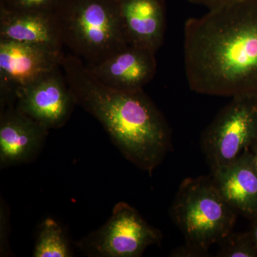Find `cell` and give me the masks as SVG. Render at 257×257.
I'll return each mask as SVG.
<instances>
[{
    "label": "cell",
    "mask_w": 257,
    "mask_h": 257,
    "mask_svg": "<svg viewBox=\"0 0 257 257\" xmlns=\"http://www.w3.org/2000/svg\"><path fill=\"white\" fill-rule=\"evenodd\" d=\"M184 63L193 92L257 94V0H236L187 20Z\"/></svg>",
    "instance_id": "6da1fadb"
},
{
    "label": "cell",
    "mask_w": 257,
    "mask_h": 257,
    "mask_svg": "<svg viewBox=\"0 0 257 257\" xmlns=\"http://www.w3.org/2000/svg\"><path fill=\"white\" fill-rule=\"evenodd\" d=\"M61 67L76 103L99 121L123 156L152 175L172 147V132L162 111L144 90L106 86L72 54Z\"/></svg>",
    "instance_id": "7a4b0ae2"
},
{
    "label": "cell",
    "mask_w": 257,
    "mask_h": 257,
    "mask_svg": "<svg viewBox=\"0 0 257 257\" xmlns=\"http://www.w3.org/2000/svg\"><path fill=\"white\" fill-rule=\"evenodd\" d=\"M54 13L64 46L87 65L128 45L118 0H63Z\"/></svg>",
    "instance_id": "3957f363"
},
{
    "label": "cell",
    "mask_w": 257,
    "mask_h": 257,
    "mask_svg": "<svg viewBox=\"0 0 257 257\" xmlns=\"http://www.w3.org/2000/svg\"><path fill=\"white\" fill-rule=\"evenodd\" d=\"M237 214L211 175L184 179L170 209L171 219L185 243L205 250L233 231Z\"/></svg>",
    "instance_id": "277c9868"
},
{
    "label": "cell",
    "mask_w": 257,
    "mask_h": 257,
    "mask_svg": "<svg viewBox=\"0 0 257 257\" xmlns=\"http://www.w3.org/2000/svg\"><path fill=\"white\" fill-rule=\"evenodd\" d=\"M231 99L201 137V148L211 171L234 161L257 138V94Z\"/></svg>",
    "instance_id": "5b68a950"
},
{
    "label": "cell",
    "mask_w": 257,
    "mask_h": 257,
    "mask_svg": "<svg viewBox=\"0 0 257 257\" xmlns=\"http://www.w3.org/2000/svg\"><path fill=\"white\" fill-rule=\"evenodd\" d=\"M162 237L160 230L149 224L135 208L119 202L105 224L76 245L89 256L140 257L149 246L160 244Z\"/></svg>",
    "instance_id": "8992f818"
},
{
    "label": "cell",
    "mask_w": 257,
    "mask_h": 257,
    "mask_svg": "<svg viewBox=\"0 0 257 257\" xmlns=\"http://www.w3.org/2000/svg\"><path fill=\"white\" fill-rule=\"evenodd\" d=\"M63 52L0 40V109L15 105L20 89L56 67Z\"/></svg>",
    "instance_id": "52a82bcc"
},
{
    "label": "cell",
    "mask_w": 257,
    "mask_h": 257,
    "mask_svg": "<svg viewBox=\"0 0 257 257\" xmlns=\"http://www.w3.org/2000/svg\"><path fill=\"white\" fill-rule=\"evenodd\" d=\"M61 65L20 89L15 106L48 130L67 122L77 105Z\"/></svg>",
    "instance_id": "ba28073f"
},
{
    "label": "cell",
    "mask_w": 257,
    "mask_h": 257,
    "mask_svg": "<svg viewBox=\"0 0 257 257\" xmlns=\"http://www.w3.org/2000/svg\"><path fill=\"white\" fill-rule=\"evenodd\" d=\"M48 128L16 106L0 109V167L29 163L42 151Z\"/></svg>",
    "instance_id": "9c48e42d"
},
{
    "label": "cell",
    "mask_w": 257,
    "mask_h": 257,
    "mask_svg": "<svg viewBox=\"0 0 257 257\" xmlns=\"http://www.w3.org/2000/svg\"><path fill=\"white\" fill-rule=\"evenodd\" d=\"M155 52L128 45L100 63L87 66L93 75L106 86L127 92L143 90L157 73Z\"/></svg>",
    "instance_id": "30bf717a"
},
{
    "label": "cell",
    "mask_w": 257,
    "mask_h": 257,
    "mask_svg": "<svg viewBox=\"0 0 257 257\" xmlns=\"http://www.w3.org/2000/svg\"><path fill=\"white\" fill-rule=\"evenodd\" d=\"M211 172L221 196L241 215L251 219L257 214V162L251 150Z\"/></svg>",
    "instance_id": "8fae6325"
},
{
    "label": "cell",
    "mask_w": 257,
    "mask_h": 257,
    "mask_svg": "<svg viewBox=\"0 0 257 257\" xmlns=\"http://www.w3.org/2000/svg\"><path fill=\"white\" fill-rule=\"evenodd\" d=\"M123 29L128 45L156 53L165 40V0H118Z\"/></svg>",
    "instance_id": "7c38bea8"
},
{
    "label": "cell",
    "mask_w": 257,
    "mask_h": 257,
    "mask_svg": "<svg viewBox=\"0 0 257 257\" xmlns=\"http://www.w3.org/2000/svg\"><path fill=\"white\" fill-rule=\"evenodd\" d=\"M0 40L63 52L54 13L15 11L0 6Z\"/></svg>",
    "instance_id": "4fadbf2b"
},
{
    "label": "cell",
    "mask_w": 257,
    "mask_h": 257,
    "mask_svg": "<svg viewBox=\"0 0 257 257\" xmlns=\"http://www.w3.org/2000/svg\"><path fill=\"white\" fill-rule=\"evenodd\" d=\"M72 248L62 226L47 218L40 226L32 256L70 257Z\"/></svg>",
    "instance_id": "5bb4252c"
},
{
    "label": "cell",
    "mask_w": 257,
    "mask_h": 257,
    "mask_svg": "<svg viewBox=\"0 0 257 257\" xmlns=\"http://www.w3.org/2000/svg\"><path fill=\"white\" fill-rule=\"evenodd\" d=\"M219 249L216 256L256 257L257 247L249 231H231L218 243Z\"/></svg>",
    "instance_id": "9a60e30c"
},
{
    "label": "cell",
    "mask_w": 257,
    "mask_h": 257,
    "mask_svg": "<svg viewBox=\"0 0 257 257\" xmlns=\"http://www.w3.org/2000/svg\"><path fill=\"white\" fill-rule=\"evenodd\" d=\"M63 0H0V6L15 11L55 13Z\"/></svg>",
    "instance_id": "2e32d148"
},
{
    "label": "cell",
    "mask_w": 257,
    "mask_h": 257,
    "mask_svg": "<svg viewBox=\"0 0 257 257\" xmlns=\"http://www.w3.org/2000/svg\"><path fill=\"white\" fill-rule=\"evenodd\" d=\"M1 234H0V249L1 256H5L9 252L8 239H9V213L5 202H1Z\"/></svg>",
    "instance_id": "e0dca14e"
},
{
    "label": "cell",
    "mask_w": 257,
    "mask_h": 257,
    "mask_svg": "<svg viewBox=\"0 0 257 257\" xmlns=\"http://www.w3.org/2000/svg\"><path fill=\"white\" fill-rule=\"evenodd\" d=\"M208 256V250L203 249L194 245L185 243L175 248L170 253L172 257H203Z\"/></svg>",
    "instance_id": "ac0fdd59"
},
{
    "label": "cell",
    "mask_w": 257,
    "mask_h": 257,
    "mask_svg": "<svg viewBox=\"0 0 257 257\" xmlns=\"http://www.w3.org/2000/svg\"><path fill=\"white\" fill-rule=\"evenodd\" d=\"M187 1L192 3V4L202 5V6L209 8V9H212V8L227 4V3L236 1V0H187Z\"/></svg>",
    "instance_id": "d6986e66"
},
{
    "label": "cell",
    "mask_w": 257,
    "mask_h": 257,
    "mask_svg": "<svg viewBox=\"0 0 257 257\" xmlns=\"http://www.w3.org/2000/svg\"><path fill=\"white\" fill-rule=\"evenodd\" d=\"M249 220L251 221L249 232L251 233L257 247V214L254 216H253L251 219H250Z\"/></svg>",
    "instance_id": "ffe728a7"
},
{
    "label": "cell",
    "mask_w": 257,
    "mask_h": 257,
    "mask_svg": "<svg viewBox=\"0 0 257 257\" xmlns=\"http://www.w3.org/2000/svg\"><path fill=\"white\" fill-rule=\"evenodd\" d=\"M250 150L252 152L257 162V138L254 140V142H253L252 145H251V147H250Z\"/></svg>",
    "instance_id": "44dd1931"
}]
</instances>
